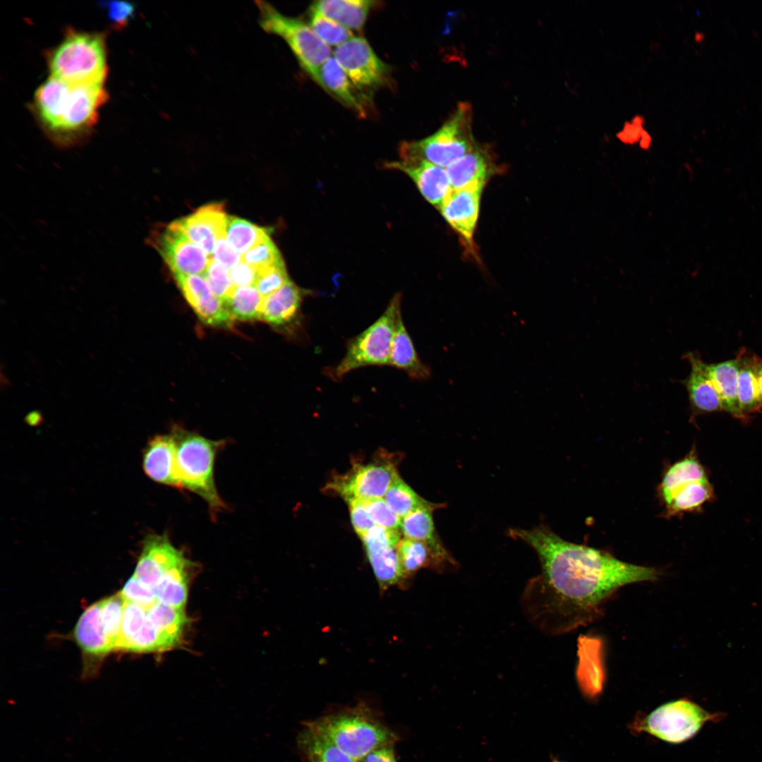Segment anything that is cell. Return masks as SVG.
<instances>
[{"label":"cell","instance_id":"41","mask_svg":"<svg viewBox=\"0 0 762 762\" xmlns=\"http://www.w3.org/2000/svg\"><path fill=\"white\" fill-rule=\"evenodd\" d=\"M241 260L253 267L257 272L284 262L281 253L270 237L247 251L241 256Z\"/></svg>","mask_w":762,"mask_h":762},{"label":"cell","instance_id":"33","mask_svg":"<svg viewBox=\"0 0 762 762\" xmlns=\"http://www.w3.org/2000/svg\"><path fill=\"white\" fill-rule=\"evenodd\" d=\"M147 615L159 631L168 649L180 643L188 622L185 609L174 607L157 600L147 610Z\"/></svg>","mask_w":762,"mask_h":762},{"label":"cell","instance_id":"35","mask_svg":"<svg viewBox=\"0 0 762 762\" xmlns=\"http://www.w3.org/2000/svg\"><path fill=\"white\" fill-rule=\"evenodd\" d=\"M270 229L234 216H229L225 228L226 240L240 255L270 238Z\"/></svg>","mask_w":762,"mask_h":762},{"label":"cell","instance_id":"39","mask_svg":"<svg viewBox=\"0 0 762 762\" xmlns=\"http://www.w3.org/2000/svg\"><path fill=\"white\" fill-rule=\"evenodd\" d=\"M309 25L318 37L329 47H337L354 37L349 28L313 10H310Z\"/></svg>","mask_w":762,"mask_h":762},{"label":"cell","instance_id":"31","mask_svg":"<svg viewBox=\"0 0 762 762\" xmlns=\"http://www.w3.org/2000/svg\"><path fill=\"white\" fill-rule=\"evenodd\" d=\"M397 550L401 580L427 567L446 569L432 548L424 542L404 538L399 543Z\"/></svg>","mask_w":762,"mask_h":762},{"label":"cell","instance_id":"4","mask_svg":"<svg viewBox=\"0 0 762 762\" xmlns=\"http://www.w3.org/2000/svg\"><path fill=\"white\" fill-rule=\"evenodd\" d=\"M306 723L328 738L356 762L373 749L396 740L395 734L363 706Z\"/></svg>","mask_w":762,"mask_h":762},{"label":"cell","instance_id":"11","mask_svg":"<svg viewBox=\"0 0 762 762\" xmlns=\"http://www.w3.org/2000/svg\"><path fill=\"white\" fill-rule=\"evenodd\" d=\"M148 242L158 251L172 274L203 275L210 255L171 223L154 230Z\"/></svg>","mask_w":762,"mask_h":762},{"label":"cell","instance_id":"47","mask_svg":"<svg viewBox=\"0 0 762 762\" xmlns=\"http://www.w3.org/2000/svg\"><path fill=\"white\" fill-rule=\"evenodd\" d=\"M363 501L365 507L375 525L389 529L398 530L401 525V519L391 509L384 498H376Z\"/></svg>","mask_w":762,"mask_h":762},{"label":"cell","instance_id":"48","mask_svg":"<svg viewBox=\"0 0 762 762\" xmlns=\"http://www.w3.org/2000/svg\"><path fill=\"white\" fill-rule=\"evenodd\" d=\"M646 120L643 115L635 114L626 121L621 128L615 133L616 138L626 145H638L641 136L646 129Z\"/></svg>","mask_w":762,"mask_h":762},{"label":"cell","instance_id":"42","mask_svg":"<svg viewBox=\"0 0 762 762\" xmlns=\"http://www.w3.org/2000/svg\"><path fill=\"white\" fill-rule=\"evenodd\" d=\"M169 650L158 629L147 615L146 620L128 645L125 651L136 653H148Z\"/></svg>","mask_w":762,"mask_h":762},{"label":"cell","instance_id":"3","mask_svg":"<svg viewBox=\"0 0 762 762\" xmlns=\"http://www.w3.org/2000/svg\"><path fill=\"white\" fill-rule=\"evenodd\" d=\"M176 445L175 468L180 488L203 498L213 512L225 507L216 489L214 464L217 452L224 445L181 428L171 433Z\"/></svg>","mask_w":762,"mask_h":762},{"label":"cell","instance_id":"49","mask_svg":"<svg viewBox=\"0 0 762 762\" xmlns=\"http://www.w3.org/2000/svg\"><path fill=\"white\" fill-rule=\"evenodd\" d=\"M349 506L352 526L361 538L375 524L371 519L363 500L351 499L346 501Z\"/></svg>","mask_w":762,"mask_h":762},{"label":"cell","instance_id":"54","mask_svg":"<svg viewBox=\"0 0 762 762\" xmlns=\"http://www.w3.org/2000/svg\"><path fill=\"white\" fill-rule=\"evenodd\" d=\"M653 143V137L651 133L646 129L642 133L637 145L641 150L647 151L651 149Z\"/></svg>","mask_w":762,"mask_h":762},{"label":"cell","instance_id":"40","mask_svg":"<svg viewBox=\"0 0 762 762\" xmlns=\"http://www.w3.org/2000/svg\"><path fill=\"white\" fill-rule=\"evenodd\" d=\"M147 611L143 607L126 600L117 649L126 650L133 638L143 627L147 618Z\"/></svg>","mask_w":762,"mask_h":762},{"label":"cell","instance_id":"53","mask_svg":"<svg viewBox=\"0 0 762 762\" xmlns=\"http://www.w3.org/2000/svg\"><path fill=\"white\" fill-rule=\"evenodd\" d=\"M362 760L363 762H397L394 743L382 745L373 749Z\"/></svg>","mask_w":762,"mask_h":762},{"label":"cell","instance_id":"5","mask_svg":"<svg viewBox=\"0 0 762 762\" xmlns=\"http://www.w3.org/2000/svg\"><path fill=\"white\" fill-rule=\"evenodd\" d=\"M472 123V107L468 102L459 103L451 116L433 134L419 140L403 142L399 147L401 161H425L448 167L477 145Z\"/></svg>","mask_w":762,"mask_h":762},{"label":"cell","instance_id":"19","mask_svg":"<svg viewBox=\"0 0 762 762\" xmlns=\"http://www.w3.org/2000/svg\"><path fill=\"white\" fill-rule=\"evenodd\" d=\"M687 357L691 371L682 383L687 391L691 418L722 411L718 393L703 368V361L694 353H689Z\"/></svg>","mask_w":762,"mask_h":762},{"label":"cell","instance_id":"32","mask_svg":"<svg viewBox=\"0 0 762 762\" xmlns=\"http://www.w3.org/2000/svg\"><path fill=\"white\" fill-rule=\"evenodd\" d=\"M298 744L308 762H356L306 722L298 735Z\"/></svg>","mask_w":762,"mask_h":762},{"label":"cell","instance_id":"7","mask_svg":"<svg viewBox=\"0 0 762 762\" xmlns=\"http://www.w3.org/2000/svg\"><path fill=\"white\" fill-rule=\"evenodd\" d=\"M52 76L73 84H103L107 75L104 40L97 34L68 33L52 53Z\"/></svg>","mask_w":762,"mask_h":762},{"label":"cell","instance_id":"17","mask_svg":"<svg viewBox=\"0 0 762 762\" xmlns=\"http://www.w3.org/2000/svg\"><path fill=\"white\" fill-rule=\"evenodd\" d=\"M227 218L223 204L212 203L171 224L210 255L217 239L225 234Z\"/></svg>","mask_w":762,"mask_h":762},{"label":"cell","instance_id":"8","mask_svg":"<svg viewBox=\"0 0 762 762\" xmlns=\"http://www.w3.org/2000/svg\"><path fill=\"white\" fill-rule=\"evenodd\" d=\"M255 3L261 28L285 40L301 68L315 80L320 67L332 56L330 47L318 37L309 24L282 14L268 2Z\"/></svg>","mask_w":762,"mask_h":762},{"label":"cell","instance_id":"1","mask_svg":"<svg viewBox=\"0 0 762 762\" xmlns=\"http://www.w3.org/2000/svg\"><path fill=\"white\" fill-rule=\"evenodd\" d=\"M509 535L528 544L539 557L540 573L526 583L521 605L528 620L547 635L564 634L592 623L620 588L654 581L660 575L654 567L563 540L544 525L511 528Z\"/></svg>","mask_w":762,"mask_h":762},{"label":"cell","instance_id":"34","mask_svg":"<svg viewBox=\"0 0 762 762\" xmlns=\"http://www.w3.org/2000/svg\"><path fill=\"white\" fill-rule=\"evenodd\" d=\"M191 565L192 562L187 559L164 575L154 588L159 602L185 609L188 597V570Z\"/></svg>","mask_w":762,"mask_h":762},{"label":"cell","instance_id":"21","mask_svg":"<svg viewBox=\"0 0 762 762\" xmlns=\"http://www.w3.org/2000/svg\"><path fill=\"white\" fill-rule=\"evenodd\" d=\"M175 456L176 445L171 434L154 437L143 454V467L145 474L157 483L180 488Z\"/></svg>","mask_w":762,"mask_h":762},{"label":"cell","instance_id":"27","mask_svg":"<svg viewBox=\"0 0 762 762\" xmlns=\"http://www.w3.org/2000/svg\"><path fill=\"white\" fill-rule=\"evenodd\" d=\"M703 366L720 397L722 411L734 418L746 420L742 414L737 394L738 361L737 358L715 363L703 362Z\"/></svg>","mask_w":762,"mask_h":762},{"label":"cell","instance_id":"28","mask_svg":"<svg viewBox=\"0 0 762 762\" xmlns=\"http://www.w3.org/2000/svg\"><path fill=\"white\" fill-rule=\"evenodd\" d=\"M714 497V490L708 479L689 483L672 492L661 502L663 514L670 518L697 512Z\"/></svg>","mask_w":762,"mask_h":762},{"label":"cell","instance_id":"44","mask_svg":"<svg viewBox=\"0 0 762 762\" xmlns=\"http://www.w3.org/2000/svg\"><path fill=\"white\" fill-rule=\"evenodd\" d=\"M203 277L213 293L224 302L235 289L229 277L228 270L212 258H211Z\"/></svg>","mask_w":762,"mask_h":762},{"label":"cell","instance_id":"20","mask_svg":"<svg viewBox=\"0 0 762 762\" xmlns=\"http://www.w3.org/2000/svg\"><path fill=\"white\" fill-rule=\"evenodd\" d=\"M315 80L344 105L365 116L370 98L356 88L333 56L320 67Z\"/></svg>","mask_w":762,"mask_h":762},{"label":"cell","instance_id":"24","mask_svg":"<svg viewBox=\"0 0 762 762\" xmlns=\"http://www.w3.org/2000/svg\"><path fill=\"white\" fill-rule=\"evenodd\" d=\"M736 358L739 365L738 400L741 411L747 418L749 414L762 411L758 378L762 359L745 347L739 349Z\"/></svg>","mask_w":762,"mask_h":762},{"label":"cell","instance_id":"38","mask_svg":"<svg viewBox=\"0 0 762 762\" xmlns=\"http://www.w3.org/2000/svg\"><path fill=\"white\" fill-rule=\"evenodd\" d=\"M126 599L121 593L102 600L101 622L112 650L117 649Z\"/></svg>","mask_w":762,"mask_h":762},{"label":"cell","instance_id":"37","mask_svg":"<svg viewBox=\"0 0 762 762\" xmlns=\"http://www.w3.org/2000/svg\"><path fill=\"white\" fill-rule=\"evenodd\" d=\"M384 500L401 519L420 507L432 504L419 496L399 475L394 478Z\"/></svg>","mask_w":762,"mask_h":762},{"label":"cell","instance_id":"16","mask_svg":"<svg viewBox=\"0 0 762 762\" xmlns=\"http://www.w3.org/2000/svg\"><path fill=\"white\" fill-rule=\"evenodd\" d=\"M186 560L168 536L152 534L143 541L133 575L154 589L166 574Z\"/></svg>","mask_w":762,"mask_h":762},{"label":"cell","instance_id":"56","mask_svg":"<svg viewBox=\"0 0 762 762\" xmlns=\"http://www.w3.org/2000/svg\"><path fill=\"white\" fill-rule=\"evenodd\" d=\"M552 762H562V761H557V760H556V759H554V760L552 761Z\"/></svg>","mask_w":762,"mask_h":762},{"label":"cell","instance_id":"46","mask_svg":"<svg viewBox=\"0 0 762 762\" xmlns=\"http://www.w3.org/2000/svg\"><path fill=\"white\" fill-rule=\"evenodd\" d=\"M123 597L147 610L157 602L155 590L133 575L120 592Z\"/></svg>","mask_w":762,"mask_h":762},{"label":"cell","instance_id":"6","mask_svg":"<svg viewBox=\"0 0 762 762\" xmlns=\"http://www.w3.org/2000/svg\"><path fill=\"white\" fill-rule=\"evenodd\" d=\"M401 294H395L373 324L349 339L340 362L334 367L327 368V377L339 382L349 373L361 368L389 365L396 324L401 314Z\"/></svg>","mask_w":762,"mask_h":762},{"label":"cell","instance_id":"45","mask_svg":"<svg viewBox=\"0 0 762 762\" xmlns=\"http://www.w3.org/2000/svg\"><path fill=\"white\" fill-rule=\"evenodd\" d=\"M289 280L284 263L282 262L258 271L255 286L266 297L279 290Z\"/></svg>","mask_w":762,"mask_h":762},{"label":"cell","instance_id":"10","mask_svg":"<svg viewBox=\"0 0 762 762\" xmlns=\"http://www.w3.org/2000/svg\"><path fill=\"white\" fill-rule=\"evenodd\" d=\"M332 56L356 88L370 98L387 80L389 66L362 37H353L337 47Z\"/></svg>","mask_w":762,"mask_h":762},{"label":"cell","instance_id":"29","mask_svg":"<svg viewBox=\"0 0 762 762\" xmlns=\"http://www.w3.org/2000/svg\"><path fill=\"white\" fill-rule=\"evenodd\" d=\"M707 479L705 468L693 447L683 459L666 468L658 487V497L662 502L677 488L693 481Z\"/></svg>","mask_w":762,"mask_h":762},{"label":"cell","instance_id":"13","mask_svg":"<svg viewBox=\"0 0 762 762\" xmlns=\"http://www.w3.org/2000/svg\"><path fill=\"white\" fill-rule=\"evenodd\" d=\"M485 183H473L452 190L439 210L450 226L457 233L464 246L476 256L474 234L477 225L481 195Z\"/></svg>","mask_w":762,"mask_h":762},{"label":"cell","instance_id":"25","mask_svg":"<svg viewBox=\"0 0 762 762\" xmlns=\"http://www.w3.org/2000/svg\"><path fill=\"white\" fill-rule=\"evenodd\" d=\"M389 365L404 371L413 380L425 381L432 370L420 358L402 319L398 317L392 339Z\"/></svg>","mask_w":762,"mask_h":762},{"label":"cell","instance_id":"36","mask_svg":"<svg viewBox=\"0 0 762 762\" xmlns=\"http://www.w3.org/2000/svg\"><path fill=\"white\" fill-rule=\"evenodd\" d=\"M265 297L255 286L235 287L225 301L234 320L253 321L260 320Z\"/></svg>","mask_w":762,"mask_h":762},{"label":"cell","instance_id":"23","mask_svg":"<svg viewBox=\"0 0 762 762\" xmlns=\"http://www.w3.org/2000/svg\"><path fill=\"white\" fill-rule=\"evenodd\" d=\"M452 190L473 183H485L496 173L497 167L485 147L476 145L471 152L446 168Z\"/></svg>","mask_w":762,"mask_h":762},{"label":"cell","instance_id":"14","mask_svg":"<svg viewBox=\"0 0 762 762\" xmlns=\"http://www.w3.org/2000/svg\"><path fill=\"white\" fill-rule=\"evenodd\" d=\"M173 276L186 300L200 320L216 327H231L234 318L225 303L212 291L200 275L174 273Z\"/></svg>","mask_w":762,"mask_h":762},{"label":"cell","instance_id":"18","mask_svg":"<svg viewBox=\"0 0 762 762\" xmlns=\"http://www.w3.org/2000/svg\"><path fill=\"white\" fill-rule=\"evenodd\" d=\"M386 166L406 174L426 200L437 209L452 190L446 168L425 161H396Z\"/></svg>","mask_w":762,"mask_h":762},{"label":"cell","instance_id":"30","mask_svg":"<svg viewBox=\"0 0 762 762\" xmlns=\"http://www.w3.org/2000/svg\"><path fill=\"white\" fill-rule=\"evenodd\" d=\"M375 3L368 0H321L315 1L310 10L337 21L351 30H358L363 27Z\"/></svg>","mask_w":762,"mask_h":762},{"label":"cell","instance_id":"50","mask_svg":"<svg viewBox=\"0 0 762 762\" xmlns=\"http://www.w3.org/2000/svg\"><path fill=\"white\" fill-rule=\"evenodd\" d=\"M213 258L229 270L241 261V255L228 242L225 234L216 241Z\"/></svg>","mask_w":762,"mask_h":762},{"label":"cell","instance_id":"12","mask_svg":"<svg viewBox=\"0 0 762 762\" xmlns=\"http://www.w3.org/2000/svg\"><path fill=\"white\" fill-rule=\"evenodd\" d=\"M397 475L394 465L389 461L357 463L348 473L334 478L329 487L346 501L382 498Z\"/></svg>","mask_w":762,"mask_h":762},{"label":"cell","instance_id":"51","mask_svg":"<svg viewBox=\"0 0 762 762\" xmlns=\"http://www.w3.org/2000/svg\"><path fill=\"white\" fill-rule=\"evenodd\" d=\"M229 274L235 287L255 286L257 279L256 270L242 260L229 270Z\"/></svg>","mask_w":762,"mask_h":762},{"label":"cell","instance_id":"9","mask_svg":"<svg viewBox=\"0 0 762 762\" xmlns=\"http://www.w3.org/2000/svg\"><path fill=\"white\" fill-rule=\"evenodd\" d=\"M717 714H711L692 701L680 699L665 703L632 723L636 732H646L670 743L691 738L703 725Z\"/></svg>","mask_w":762,"mask_h":762},{"label":"cell","instance_id":"15","mask_svg":"<svg viewBox=\"0 0 762 762\" xmlns=\"http://www.w3.org/2000/svg\"><path fill=\"white\" fill-rule=\"evenodd\" d=\"M306 294L289 279L279 290L265 297L260 320L287 334L304 335L301 305Z\"/></svg>","mask_w":762,"mask_h":762},{"label":"cell","instance_id":"2","mask_svg":"<svg viewBox=\"0 0 762 762\" xmlns=\"http://www.w3.org/2000/svg\"><path fill=\"white\" fill-rule=\"evenodd\" d=\"M107 96L103 84H73L51 76L36 91L35 101L45 126L66 138L95 123Z\"/></svg>","mask_w":762,"mask_h":762},{"label":"cell","instance_id":"26","mask_svg":"<svg viewBox=\"0 0 762 762\" xmlns=\"http://www.w3.org/2000/svg\"><path fill=\"white\" fill-rule=\"evenodd\" d=\"M102 605V600L89 606L74 630V638L83 653L95 658H101L112 651L101 622Z\"/></svg>","mask_w":762,"mask_h":762},{"label":"cell","instance_id":"55","mask_svg":"<svg viewBox=\"0 0 762 762\" xmlns=\"http://www.w3.org/2000/svg\"><path fill=\"white\" fill-rule=\"evenodd\" d=\"M758 378H759L760 395H761V399L762 400V361L760 363L759 367H758Z\"/></svg>","mask_w":762,"mask_h":762},{"label":"cell","instance_id":"52","mask_svg":"<svg viewBox=\"0 0 762 762\" xmlns=\"http://www.w3.org/2000/svg\"><path fill=\"white\" fill-rule=\"evenodd\" d=\"M111 20L118 26H123L133 16L135 8L128 1H111L105 3Z\"/></svg>","mask_w":762,"mask_h":762},{"label":"cell","instance_id":"22","mask_svg":"<svg viewBox=\"0 0 762 762\" xmlns=\"http://www.w3.org/2000/svg\"><path fill=\"white\" fill-rule=\"evenodd\" d=\"M441 504L432 503L420 507L401 519V531L404 538L418 540L428 544L447 569L455 567L456 562L443 546L437 535L433 512Z\"/></svg>","mask_w":762,"mask_h":762},{"label":"cell","instance_id":"43","mask_svg":"<svg viewBox=\"0 0 762 762\" xmlns=\"http://www.w3.org/2000/svg\"><path fill=\"white\" fill-rule=\"evenodd\" d=\"M400 536L399 530L375 525L361 538L368 555L389 548H397L401 540Z\"/></svg>","mask_w":762,"mask_h":762}]
</instances>
